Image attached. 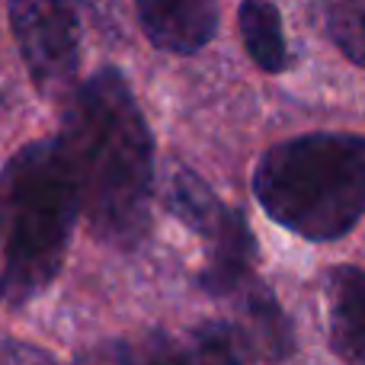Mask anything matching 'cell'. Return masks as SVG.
<instances>
[{
    "label": "cell",
    "mask_w": 365,
    "mask_h": 365,
    "mask_svg": "<svg viewBox=\"0 0 365 365\" xmlns=\"http://www.w3.org/2000/svg\"><path fill=\"white\" fill-rule=\"evenodd\" d=\"M227 302L234 304L231 330L244 346L247 362H285L295 353V334L292 321L285 317L282 304L276 302L272 289L263 279H250L240 292H234Z\"/></svg>",
    "instance_id": "8992f818"
},
{
    "label": "cell",
    "mask_w": 365,
    "mask_h": 365,
    "mask_svg": "<svg viewBox=\"0 0 365 365\" xmlns=\"http://www.w3.org/2000/svg\"><path fill=\"white\" fill-rule=\"evenodd\" d=\"M135 13L148 42L170 55H195L218 32V4L212 0H138Z\"/></svg>",
    "instance_id": "52a82bcc"
},
{
    "label": "cell",
    "mask_w": 365,
    "mask_h": 365,
    "mask_svg": "<svg viewBox=\"0 0 365 365\" xmlns=\"http://www.w3.org/2000/svg\"><path fill=\"white\" fill-rule=\"evenodd\" d=\"M0 365H51V356L26 343L6 340L0 343Z\"/></svg>",
    "instance_id": "4fadbf2b"
},
{
    "label": "cell",
    "mask_w": 365,
    "mask_h": 365,
    "mask_svg": "<svg viewBox=\"0 0 365 365\" xmlns=\"http://www.w3.org/2000/svg\"><path fill=\"white\" fill-rule=\"evenodd\" d=\"M55 145L93 237L135 250L151 231L154 138L119 68H100L74 87Z\"/></svg>",
    "instance_id": "6da1fadb"
},
{
    "label": "cell",
    "mask_w": 365,
    "mask_h": 365,
    "mask_svg": "<svg viewBox=\"0 0 365 365\" xmlns=\"http://www.w3.org/2000/svg\"><path fill=\"white\" fill-rule=\"evenodd\" d=\"M237 26L244 48L250 51L253 64L266 74H282L289 68V45H285L282 16L272 4L247 0L237 6Z\"/></svg>",
    "instance_id": "9c48e42d"
},
{
    "label": "cell",
    "mask_w": 365,
    "mask_h": 365,
    "mask_svg": "<svg viewBox=\"0 0 365 365\" xmlns=\"http://www.w3.org/2000/svg\"><path fill=\"white\" fill-rule=\"evenodd\" d=\"M173 359H177V343L164 330H151L141 336L100 340L77 353L71 365H173Z\"/></svg>",
    "instance_id": "30bf717a"
},
{
    "label": "cell",
    "mask_w": 365,
    "mask_h": 365,
    "mask_svg": "<svg viewBox=\"0 0 365 365\" xmlns=\"http://www.w3.org/2000/svg\"><path fill=\"white\" fill-rule=\"evenodd\" d=\"M330 349L346 365L365 356V279L359 266H334L327 272Z\"/></svg>",
    "instance_id": "ba28073f"
},
{
    "label": "cell",
    "mask_w": 365,
    "mask_h": 365,
    "mask_svg": "<svg viewBox=\"0 0 365 365\" xmlns=\"http://www.w3.org/2000/svg\"><path fill=\"white\" fill-rule=\"evenodd\" d=\"M253 195L298 237H346L365 212L362 135L314 132L269 148L253 170Z\"/></svg>",
    "instance_id": "3957f363"
},
{
    "label": "cell",
    "mask_w": 365,
    "mask_h": 365,
    "mask_svg": "<svg viewBox=\"0 0 365 365\" xmlns=\"http://www.w3.org/2000/svg\"><path fill=\"white\" fill-rule=\"evenodd\" d=\"M324 29L330 42L349 58V64H365V4L359 0H340L324 6Z\"/></svg>",
    "instance_id": "7c38bea8"
},
{
    "label": "cell",
    "mask_w": 365,
    "mask_h": 365,
    "mask_svg": "<svg viewBox=\"0 0 365 365\" xmlns=\"http://www.w3.org/2000/svg\"><path fill=\"white\" fill-rule=\"evenodd\" d=\"M6 13L36 90L48 100L68 93L81 68L77 10L71 4H48V0H13Z\"/></svg>",
    "instance_id": "5b68a950"
},
{
    "label": "cell",
    "mask_w": 365,
    "mask_h": 365,
    "mask_svg": "<svg viewBox=\"0 0 365 365\" xmlns=\"http://www.w3.org/2000/svg\"><path fill=\"white\" fill-rule=\"evenodd\" d=\"M173 365H247V356L231 324L208 321L195 327L186 346H177Z\"/></svg>",
    "instance_id": "8fae6325"
},
{
    "label": "cell",
    "mask_w": 365,
    "mask_h": 365,
    "mask_svg": "<svg viewBox=\"0 0 365 365\" xmlns=\"http://www.w3.org/2000/svg\"><path fill=\"white\" fill-rule=\"evenodd\" d=\"M167 208L208 247L205 269L199 272V285L205 295L227 302L250 279H257L253 272L257 269V237L244 212L227 208L199 173L177 170V177L170 180V192H167Z\"/></svg>",
    "instance_id": "277c9868"
},
{
    "label": "cell",
    "mask_w": 365,
    "mask_h": 365,
    "mask_svg": "<svg viewBox=\"0 0 365 365\" xmlns=\"http://www.w3.org/2000/svg\"><path fill=\"white\" fill-rule=\"evenodd\" d=\"M81 202L55 138L23 145L0 173V304L23 308L58 276Z\"/></svg>",
    "instance_id": "7a4b0ae2"
}]
</instances>
